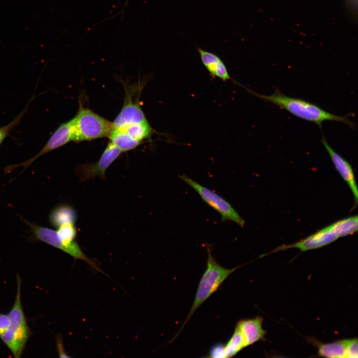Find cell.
Listing matches in <instances>:
<instances>
[{
	"label": "cell",
	"mask_w": 358,
	"mask_h": 358,
	"mask_svg": "<svg viewBox=\"0 0 358 358\" xmlns=\"http://www.w3.org/2000/svg\"><path fill=\"white\" fill-rule=\"evenodd\" d=\"M29 226L37 239L63 251L75 259L84 260L99 270L94 263L83 253L75 241L77 236L75 224L62 225L57 228L56 231L33 223H29Z\"/></svg>",
	"instance_id": "obj_3"
},
{
	"label": "cell",
	"mask_w": 358,
	"mask_h": 358,
	"mask_svg": "<svg viewBox=\"0 0 358 358\" xmlns=\"http://www.w3.org/2000/svg\"><path fill=\"white\" fill-rule=\"evenodd\" d=\"M74 142L90 141L108 137L112 129V122L97 114L80 104L76 116L72 118Z\"/></svg>",
	"instance_id": "obj_5"
},
{
	"label": "cell",
	"mask_w": 358,
	"mask_h": 358,
	"mask_svg": "<svg viewBox=\"0 0 358 358\" xmlns=\"http://www.w3.org/2000/svg\"><path fill=\"white\" fill-rule=\"evenodd\" d=\"M74 128L73 120L62 123L56 129L43 148L35 156L20 164L10 165L6 168L7 173L19 166L23 168V171L34 161L44 154L57 149L71 141H74Z\"/></svg>",
	"instance_id": "obj_7"
},
{
	"label": "cell",
	"mask_w": 358,
	"mask_h": 358,
	"mask_svg": "<svg viewBox=\"0 0 358 358\" xmlns=\"http://www.w3.org/2000/svg\"><path fill=\"white\" fill-rule=\"evenodd\" d=\"M113 129L123 132L141 143L144 140L150 138L154 133L148 121L131 124Z\"/></svg>",
	"instance_id": "obj_16"
},
{
	"label": "cell",
	"mask_w": 358,
	"mask_h": 358,
	"mask_svg": "<svg viewBox=\"0 0 358 358\" xmlns=\"http://www.w3.org/2000/svg\"><path fill=\"white\" fill-rule=\"evenodd\" d=\"M108 138L109 141L121 152L133 150L141 143L126 133L115 129H112Z\"/></svg>",
	"instance_id": "obj_17"
},
{
	"label": "cell",
	"mask_w": 358,
	"mask_h": 358,
	"mask_svg": "<svg viewBox=\"0 0 358 358\" xmlns=\"http://www.w3.org/2000/svg\"><path fill=\"white\" fill-rule=\"evenodd\" d=\"M263 319L261 316L254 318L242 319L236 325L241 331L246 347L260 341L265 340L267 332L263 327Z\"/></svg>",
	"instance_id": "obj_12"
},
{
	"label": "cell",
	"mask_w": 358,
	"mask_h": 358,
	"mask_svg": "<svg viewBox=\"0 0 358 358\" xmlns=\"http://www.w3.org/2000/svg\"><path fill=\"white\" fill-rule=\"evenodd\" d=\"M338 238L339 237L332 224L299 242L279 246L268 254L291 248H297L302 252L316 249L326 246Z\"/></svg>",
	"instance_id": "obj_10"
},
{
	"label": "cell",
	"mask_w": 358,
	"mask_h": 358,
	"mask_svg": "<svg viewBox=\"0 0 358 358\" xmlns=\"http://www.w3.org/2000/svg\"><path fill=\"white\" fill-rule=\"evenodd\" d=\"M358 342L357 338L349 339L348 345V358H358Z\"/></svg>",
	"instance_id": "obj_21"
},
{
	"label": "cell",
	"mask_w": 358,
	"mask_h": 358,
	"mask_svg": "<svg viewBox=\"0 0 358 358\" xmlns=\"http://www.w3.org/2000/svg\"><path fill=\"white\" fill-rule=\"evenodd\" d=\"M245 348L246 346L243 336L238 327L236 326L232 337L224 346L226 358L235 356Z\"/></svg>",
	"instance_id": "obj_19"
},
{
	"label": "cell",
	"mask_w": 358,
	"mask_h": 358,
	"mask_svg": "<svg viewBox=\"0 0 358 358\" xmlns=\"http://www.w3.org/2000/svg\"><path fill=\"white\" fill-rule=\"evenodd\" d=\"M10 324L8 314L0 313V337L4 333Z\"/></svg>",
	"instance_id": "obj_23"
},
{
	"label": "cell",
	"mask_w": 358,
	"mask_h": 358,
	"mask_svg": "<svg viewBox=\"0 0 358 358\" xmlns=\"http://www.w3.org/2000/svg\"><path fill=\"white\" fill-rule=\"evenodd\" d=\"M318 349L319 357L328 358H348L349 339L338 340L329 343H322L314 339H309Z\"/></svg>",
	"instance_id": "obj_14"
},
{
	"label": "cell",
	"mask_w": 358,
	"mask_h": 358,
	"mask_svg": "<svg viewBox=\"0 0 358 358\" xmlns=\"http://www.w3.org/2000/svg\"><path fill=\"white\" fill-rule=\"evenodd\" d=\"M28 107V104L12 121L6 125L0 127V146L10 131L19 123L22 118L27 111Z\"/></svg>",
	"instance_id": "obj_20"
},
{
	"label": "cell",
	"mask_w": 358,
	"mask_h": 358,
	"mask_svg": "<svg viewBox=\"0 0 358 358\" xmlns=\"http://www.w3.org/2000/svg\"><path fill=\"white\" fill-rule=\"evenodd\" d=\"M358 216H351L333 223L339 237L353 234L358 231Z\"/></svg>",
	"instance_id": "obj_18"
},
{
	"label": "cell",
	"mask_w": 358,
	"mask_h": 358,
	"mask_svg": "<svg viewBox=\"0 0 358 358\" xmlns=\"http://www.w3.org/2000/svg\"><path fill=\"white\" fill-rule=\"evenodd\" d=\"M210 358H226L224 345L218 344L212 347L209 353Z\"/></svg>",
	"instance_id": "obj_22"
},
{
	"label": "cell",
	"mask_w": 358,
	"mask_h": 358,
	"mask_svg": "<svg viewBox=\"0 0 358 358\" xmlns=\"http://www.w3.org/2000/svg\"><path fill=\"white\" fill-rule=\"evenodd\" d=\"M135 88H128L126 91L123 105L113 123V128L127 125L148 121L139 102L134 97L136 90Z\"/></svg>",
	"instance_id": "obj_9"
},
{
	"label": "cell",
	"mask_w": 358,
	"mask_h": 358,
	"mask_svg": "<svg viewBox=\"0 0 358 358\" xmlns=\"http://www.w3.org/2000/svg\"><path fill=\"white\" fill-rule=\"evenodd\" d=\"M246 90L263 100L281 107L293 115L302 119L312 122L321 126L327 121L343 123L354 129L355 123L347 116H339L324 110L319 106L303 99L290 97L276 90L270 95L257 93L248 89Z\"/></svg>",
	"instance_id": "obj_1"
},
{
	"label": "cell",
	"mask_w": 358,
	"mask_h": 358,
	"mask_svg": "<svg viewBox=\"0 0 358 358\" xmlns=\"http://www.w3.org/2000/svg\"><path fill=\"white\" fill-rule=\"evenodd\" d=\"M77 219V214L75 210L72 206L66 204L55 207L49 216L50 223L57 228L67 223L75 224Z\"/></svg>",
	"instance_id": "obj_15"
},
{
	"label": "cell",
	"mask_w": 358,
	"mask_h": 358,
	"mask_svg": "<svg viewBox=\"0 0 358 358\" xmlns=\"http://www.w3.org/2000/svg\"><path fill=\"white\" fill-rule=\"evenodd\" d=\"M179 178L193 188L206 203L217 211L221 215L222 221L230 220L241 227L244 226V220L224 198L184 174L180 175Z\"/></svg>",
	"instance_id": "obj_6"
},
{
	"label": "cell",
	"mask_w": 358,
	"mask_h": 358,
	"mask_svg": "<svg viewBox=\"0 0 358 358\" xmlns=\"http://www.w3.org/2000/svg\"><path fill=\"white\" fill-rule=\"evenodd\" d=\"M211 251L210 247H207L208 258L206 270L199 282L190 311L179 332L171 342L174 341L179 335L197 309L218 289L221 284L231 273L240 267L238 266L229 269L222 267L214 259Z\"/></svg>",
	"instance_id": "obj_4"
},
{
	"label": "cell",
	"mask_w": 358,
	"mask_h": 358,
	"mask_svg": "<svg viewBox=\"0 0 358 358\" xmlns=\"http://www.w3.org/2000/svg\"><path fill=\"white\" fill-rule=\"evenodd\" d=\"M17 291L14 304L7 314L10 324L0 339L14 358H20L31 332L23 310L21 299V279L16 276Z\"/></svg>",
	"instance_id": "obj_2"
},
{
	"label": "cell",
	"mask_w": 358,
	"mask_h": 358,
	"mask_svg": "<svg viewBox=\"0 0 358 358\" xmlns=\"http://www.w3.org/2000/svg\"><path fill=\"white\" fill-rule=\"evenodd\" d=\"M322 144L327 151L335 169L343 179L349 186L355 199V203L358 201V190L353 168L350 164L329 145L325 138L322 139Z\"/></svg>",
	"instance_id": "obj_11"
},
{
	"label": "cell",
	"mask_w": 358,
	"mask_h": 358,
	"mask_svg": "<svg viewBox=\"0 0 358 358\" xmlns=\"http://www.w3.org/2000/svg\"><path fill=\"white\" fill-rule=\"evenodd\" d=\"M122 152L109 141L99 160L94 163L80 164L76 173L81 181H85L95 177L104 178L106 169Z\"/></svg>",
	"instance_id": "obj_8"
},
{
	"label": "cell",
	"mask_w": 358,
	"mask_h": 358,
	"mask_svg": "<svg viewBox=\"0 0 358 358\" xmlns=\"http://www.w3.org/2000/svg\"><path fill=\"white\" fill-rule=\"evenodd\" d=\"M197 51L202 64L212 76L223 81L231 79L226 66L218 56L200 48Z\"/></svg>",
	"instance_id": "obj_13"
}]
</instances>
